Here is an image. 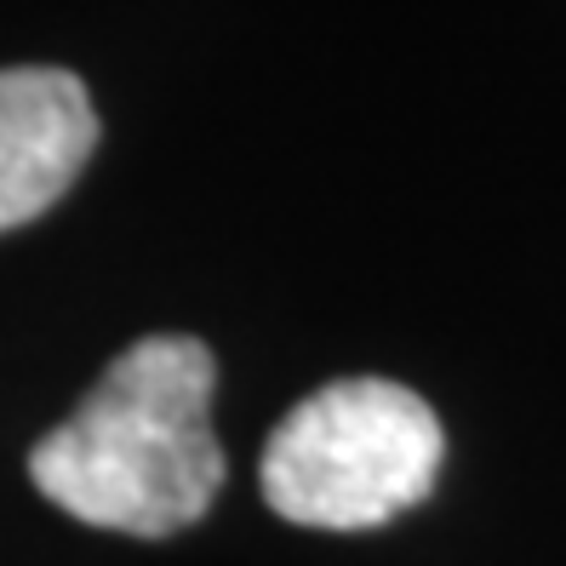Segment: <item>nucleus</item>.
Listing matches in <instances>:
<instances>
[{
  "label": "nucleus",
  "instance_id": "obj_1",
  "mask_svg": "<svg viewBox=\"0 0 566 566\" xmlns=\"http://www.w3.org/2000/svg\"><path fill=\"white\" fill-rule=\"evenodd\" d=\"M212 349L189 332H155L120 349L81 407L29 452L52 510L132 538L195 526L223 486L212 436Z\"/></svg>",
  "mask_w": 566,
  "mask_h": 566
},
{
  "label": "nucleus",
  "instance_id": "obj_2",
  "mask_svg": "<svg viewBox=\"0 0 566 566\" xmlns=\"http://www.w3.org/2000/svg\"><path fill=\"white\" fill-rule=\"evenodd\" d=\"M441 452V418L418 389L338 378L275 423L258 481L281 521L360 532L423 504L436 492Z\"/></svg>",
  "mask_w": 566,
  "mask_h": 566
},
{
  "label": "nucleus",
  "instance_id": "obj_3",
  "mask_svg": "<svg viewBox=\"0 0 566 566\" xmlns=\"http://www.w3.org/2000/svg\"><path fill=\"white\" fill-rule=\"evenodd\" d=\"M97 149V109L70 70H0V235L52 212Z\"/></svg>",
  "mask_w": 566,
  "mask_h": 566
}]
</instances>
